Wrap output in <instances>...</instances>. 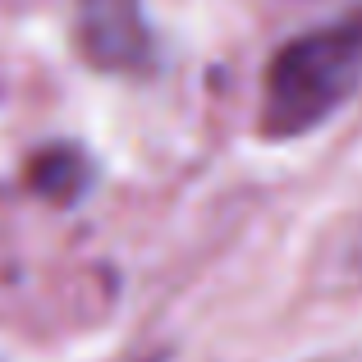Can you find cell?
<instances>
[{
	"label": "cell",
	"mask_w": 362,
	"mask_h": 362,
	"mask_svg": "<svg viewBox=\"0 0 362 362\" xmlns=\"http://www.w3.org/2000/svg\"><path fill=\"white\" fill-rule=\"evenodd\" d=\"M362 88V9L293 37L275 51L262 83V133L303 138Z\"/></svg>",
	"instance_id": "cell-1"
},
{
	"label": "cell",
	"mask_w": 362,
	"mask_h": 362,
	"mask_svg": "<svg viewBox=\"0 0 362 362\" xmlns=\"http://www.w3.org/2000/svg\"><path fill=\"white\" fill-rule=\"evenodd\" d=\"M83 51L106 69L147 60V28L138 0H83Z\"/></svg>",
	"instance_id": "cell-2"
},
{
	"label": "cell",
	"mask_w": 362,
	"mask_h": 362,
	"mask_svg": "<svg viewBox=\"0 0 362 362\" xmlns=\"http://www.w3.org/2000/svg\"><path fill=\"white\" fill-rule=\"evenodd\" d=\"M138 362H160V358H138Z\"/></svg>",
	"instance_id": "cell-3"
}]
</instances>
